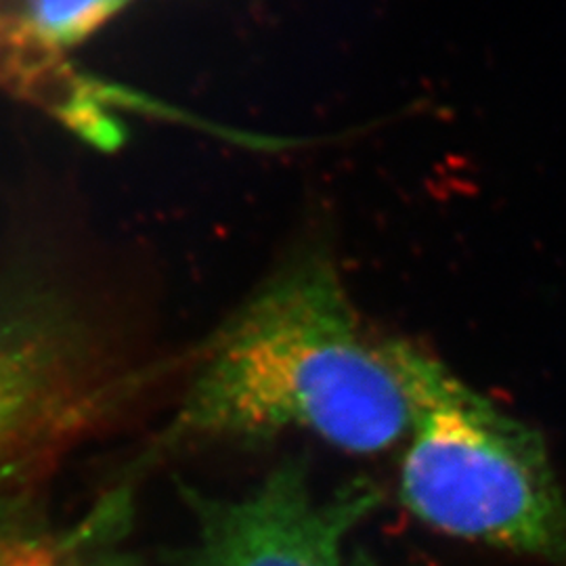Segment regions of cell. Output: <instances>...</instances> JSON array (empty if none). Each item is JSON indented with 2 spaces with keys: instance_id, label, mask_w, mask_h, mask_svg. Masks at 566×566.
Instances as JSON below:
<instances>
[{
  "instance_id": "obj_2",
  "label": "cell",
  "mask_w": 566,
  "mask_h": 566,
  "mask_svg": "<svg viewBox=\"0 0 566 566\" xmlns=\"http://www.w3.org/2000/svg\"><path fill=\"white\" fill-rule=\"evenodd\" d=\"M386 350L409 405L407 512L447 537L566 566V493L539 430L422 346L388 340Z\"/></svg>"
},
{
  "instance_id": "obj_7",
  "label": "cell",
  "mask_w": 566,
  "mask_h": 566,
  "mask_svg": "<svg viewBox=\"0 0 566 566\" xmlns=\"http://www.w3.org/2000/svg\"><path fill=\"white\" fill-rule=\"evenodd\" d=\"M350 566H390L382 563V560H378L376 556H371V554H367L364 549H357L355 554H353V558H350Z\"/></svg>"
},
{
  "instance_id": "obj_5",
  "label": "cell",
  "mask_w": 566,
  "mask_h": 566,
  "mask_svg": "<svg viewBox=\"0 0 566 566\" xmlns=\"http://www.w3.org/2000/svg\"><path fill=\"white\" fill-rule=\"evenodd\" d=\"M133 0H21L30 32L53 53L81 46Z\"/></svg>"
},
{
  "instance_id": "obj_3",
  "label": "cell",
  "mask_w": 566,
  "mask_h": 566,
  "mask_svg": "<svg viewBox=\"0 0 566 566\" xmlns=\"http://www.w3.org/2000/svg\"><path fill=\"white\" fill-rule=\"evenodd\" d=\"M193 544L182 566H350L348 535L380 506V489L350 481L317 495L303 460H285L243 495L223 497L182 486Z\"/></svg>"
},
{
  "instance_id": "obj_4",
  "label": "cell",
  "mask_w": 566,
  "mask_h": 566,
  "mask_svg": "<svg viewBox=\"0 0 566 566\" xmlns=\"http://www.w3.org/2000/svg\"><path fill=\"white\" fill-rule=\"evenodd\" d=\"M122 382L63 325L0 317V485L81 441Z\"/></svg>"
},
{
  "instance_id": "obj_6",
  "label": "cell",
  "mask_w": 566,
  "mask_h": 566,
  "mask_svg": "<svg viewBox=\"0 0 566 566\" xmlns=\"http://www.w3.org/2000/svg\"><path fill=\"white\" fill-rule=\"evenodd\" d=\"M0 566H81L60 544L0 531Z\"/></svg>"
},
{
  "instance_id": "obj_1",
  "label": "cell",
  "mask_w": 566,
  "mask_h": 566,
  "mask_svg": "<svg viewBox=\"0 0 566 566\" xmlns=\"http://www.w3.org/2000/svg\"><path fill=\"white\" fill-rule=\"evenodd\" d=\"M306 432L374 455L409 432L386 343L369 338L332 261L304 254L271 275L203 346L168 449Z\"/></svg>"
}]
</instances>
